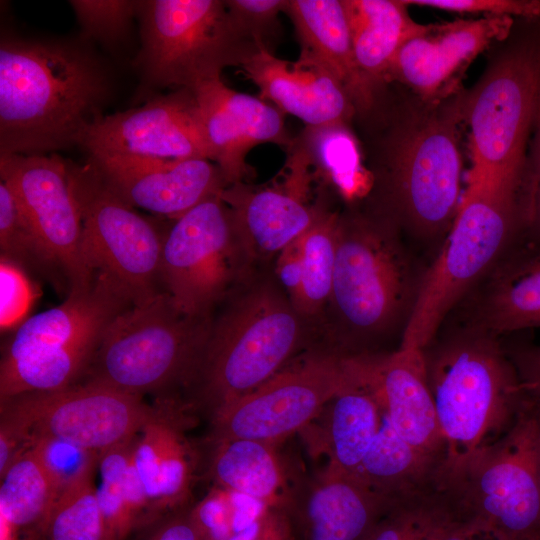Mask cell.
Instances as JSON below:
<instances>
[{
    "label": "cell",
    "mask_w": 540,
    "mask_h": 540,
    "mask_svg": "<svg viewBox=\"0 0 540 540\" xmlns=\"http://www.w3.org/2000/svg\"><path fill=\"white\" fill-rule=\"evenodd\" d=\"M110 92L107 67L84 43L2 35L0 154L80 146Z\"/></svg>",
    "instance_id": "obj_1"
},
{
    "label": "cell",
    "mask_w": 540,
    "mask_h": 540,
    "mask_svg": "<svg viewBox=\"0 0 540 540\" xmlns=\"http://www.w3.org/2000/svg\"><path fill=\"white\" fill-rule=\"evenodd\" d=\"M424 271L389 221L339 216L328 301L337 326L334 352L374 355L377 342L399 328L404 332Z\"/></svg>",
    "instance_id": "obj_2"
},
{
    "label": "cell",
    "mask_w": 540,
    "mask_h": 540,
    "mask_svg": "<svg viewBox=\"0 0 540 540\" xmlns=\"http://www.w3.org/2000/svg\"><path fill=\"white\" fill-rule=\"evenodd\" d=\"M427 382L447 445L442 473L501 438L525 398L502 338L466 327L422 349Z\"/></svg>",
    "instance_id": "obj_3"
},
{
    "label": "cell",
    "mask_w": 540,
    "mask_h": 540,
    "mask_svg": "<svg viewBox=\"0 0 540 540\" xmlns=\"http://www.w3.org/2000/svg\"><path fill=\"white\" fill-rule=\"evenodd\" d=\"M524 186L517 190L467 184L439 253L425 269L399 347L422 350L446 318L525 236Z\"/></svg>",
    "instance_id": "obj_4"
},
{
    "label": "cell",
    "mask_w": 540,
    "mask_h": 540,
    "mask_svg": "<svg viewBox=\"0 0 540 540\" xmlns=\"http://www.w3.org/2000/svg\"><path fill=\"white\" fill-rule=\"evenodd\" d=\"M132 305L117 283L96 273L89 287L70 290L60 305L27 318L2 349L0 401L77 384L107 327Z\"/></svg>",
    "instance_id": "obj_5"
},
{
    "label": "cell",
    "mask_w": 540,
    "mask_h": 540,
    "mask_svg": "<svg viewBox=\"0 0 540 540\" xmlns=\"http://www.w3.org/2000/svg\"><path fill=\"white\" fill-rule=\"evenodd\" d=\"M302 316L271 284L238 296L212 324L191 381L213 415L275 374L300 347Z\"/></svg>",
    "instance_id": "obj_6"
},
{
    "label": "cell",
    "mask_w": 540,
    "mask_h": 540,
    "mask_svg": "<svg viewBox=\"0 0 540 540\" xmlns=\"http://www.w3.org/2000/svg\"><path fill=\"white\" fill-rule=\"evenodd\" d=\"M540 97V16L489 69L464 105L472 166L467 184L516 190Z\"/></svg>",
    "instance_id": "obj_7"
},
{
    "label": "cell",
    "mask_w": 540,
    "mask_h": 540,
    "mask_svg": "<svg viewBox=\"0 0 540 540\" xmlns=\"http://www.w3.org/2000/svg\"><path fill=\"white\" fill-rule=\"evenodd\" d=\"M212 324L183 313L167 292L132 305L107 327L85 382L139 397L191 383Z\"/></svg>",
    "instance_id": "obj_8"
},
{
    "label": "cell",
    "mask_w": 540,
    "mask_h": 540,
    "mask_svg": "<svg viewBox=\"0 0 540 540\" xmlns=\"http://www.w3.org/2000/svg\"><path fill=\"white\" fill-rule=\"evenodd\" d=\"M137 18L141 48L134 66L146 89L192 90L259 48L233 22L225 1L145 0Z\"/></svg>",
    "instance_id": "obj_9"
},
{
    "label": "cell",
    "mask_w": 540,
    "mask_h": 540,
    "mask_svg": "<svg viewBox=\"0 0 540 540\" xmlns=\"http://www.w3.org/2000/svg\"><path fill=\"white\" fill-rule=\"evenodd\" d=\"M539 457L540 414L525 401L501 438L444 472L440 481L466 518L510 540H540Z\"/></svg>",
    "instance_id": "obj_10"
},
{
    "label": "cell",
    "mask_w": 540,
    "mask_h": 540,
    "mask_svg": "<svg viewBox=\"0 0 540 540\" xmlns=\"http://www.w3.org/2000/svg\"><path fill=\"white\" fill-rule=\"evenodd\" d=\"M460 109L434 112L397 128L386 149V185L399 222L420 241H442L460 199Z\"/></svg>",
    "instance_id": "obj_11"
},
{
    "label": "cell",
    "mask_w": 540,
    "mask_h": 540,
    "mask_svg": "<svg viewBox=\"0 0 540 540\" xmlns=\"http://www.w3.org/2000/svg\"><path fill=\"white\" fill-rule=\"evenodd\" d=\"M67 170L89 268L117 283L133 305L162 293L163 235L106 185L89 159L84 164L67 160Z\"/></svg>",
    "instance_id": "obj_12"
},
{
    "label": "cell",
    "mask_w": 540,
    "mask_h": 540,
    "mask_svg": "<svg viewBox=\"0 0 540 540\" xmlns=\"http://www.w3.org/2000/svg\"><path fill=\"white\" fill-rule=\"evenodd\" d=\"M0 427L25 443L52 439L100 454L134 438L155 407L142 397L84 382L0 401Z\"/></svg>",
    "instance_id": "obj_13"
},
{
    "label": "cell",
    "mask_w": 540,
    "mask_h": 540,
    "mask_svg": "<svg viewBox=\"0 0 540 540\" xmlns=\"http://www.w3.org/2000/svg\"><path fill=\"white\" fill-rule=\"evenodd\" d=\"M220 194L176 219L163 235L162 284L178 309L190 316H210L250 258L234 214Z\"/></svg>",
    "instance_id": "obj_14"
},
{
    "label": "cell",
    "mask_w": 540,
    "mask_h": 540,
    "mask_svg": "<svg viewBox=\"0 0 540 540\" xmlns=\"http://www.w3.org/2000/svg\"><path fill=\"white\" fill-rule=\"evenodd\" d=\"M357 379L353 357L317 353L215 412L214 442L248 439L275 445L311 422Z\"/></svg>",
    "instance_id": "obj_15"
},
{
    "label": "cell",
    "mask_w": 540,
    "mask_h": 540,
    "mask_svg": "<svg viewBox=\"0 0 540 540\" xmlns=\"http://www.w3.org/2000/svg\"><path fill=\"white\" fill-rule=\"evenodd\" d=\"M0 177L60 268L69 291L89 287L95 274L83 254L82 220L69 183L67 160L56 153L0 154Z\"/></svg>",
    "instance_id": "obj_16"
},
{
    "label": "cell",
    "mask_w": 540,
    "mask_h": 540,
    "mask_svg": "<svg viewBox=\"0 0 540 540\" xmlns=\"http://www.w3.org/2000/svg\"><path fill=\"white\" fill-rule=\"evenodd\" d=\"M80 147L89 155L212 161L199 107L188 89H176L139 107L103 115L87 130Z\"/></svg>",
    "instance_id": "obj_17"
},
{
    "label": "cell",
    "mask_w": 540,
    "mask_h": 540,
    "mask_svg": "<svg viewBox=\"0 0 540 540\" xmlns=\"http://www.w3.org/2000/svg\"><path fill=\"white\" fill-rule=\"evenodd\" d=\"M314 179L311 162L295 138L277 179L258 187L238 182L223 189L220 196L234 214L250 258L279 254L312 226L323 209L310 203Z\"/></svg>",
    "instance_id": "obj_18"
},
{
    "label": "cell",
    "mask_w": 540,
    "mask_h": 540,
    "mask_svg": "<svg viewBox=\"0 0 540 540\" xmlns=\"http://www.w3.org/2000/svg\"><path fill=\"white\" fill-rule=\"evenodd\" d=\"M395 498L329 463L279 498L285 540H368Z\"/></svg>",
    "instance_id": "obj_19"
},
{
    "label": "cell",
    "mask_w": 540,
    "mask_h": 540,
    "mask_svg": "<svg viewBox=\"0 0 540 540\" xmlns=\"http://www.w3.org/2000/svg\"><path fill=\"white\" fill-rule=\"evenodd\" d=\"M88 159L106 185L135 208L178 219L228 185L211 160H161L92 154Z\"/></svg>",
    "instance_id": "obj_20"
},
{
    "label": "cell",
    "mask_w": 540,
    "mask_h": 540,
    "mask_svg": "<svg viewBox=\"0 0 540 540\" xmlns=\"http://www.w3.org/2000/svg\"><path fill=\"white\" fill-rule=\"evenodd\" d=\"M196 98L212 161L228 185L243 182L249 172L248 152L255 146L273 143L286 148L290 138L278 108L259 97L238 92L216 76L191 90Z\"/></svg>",
    "instance_id": "obj_21"
},
{
    "label": "cell",
    "mask_w": 540,
    "mask_h": 540,
    "mask_svg": "<svg viewBox=\"0 0 540 540\" xmlns=\"http://www.w3.org/2000/svg\"><path fill=\"white\" fill-rule=\"evenodd\" d=\"M362 380L376 395L396 433L417 451L445 464L442 435L427 382L422 350L356 357Z\"/></svg>",
    "instance_id": "obj_22"
},
{
    "label": "cell",
    "mask_w": 540,
    "mask_h": 540,
    "mask_svg": "<svg viewBox=\"0 0 540 540\" xmlns=\"http://www.w3.org/2000/svg\"><path fill=\"white\" fill-rule=\"evenodd\" d=\"M513 24L510 16H485L431 25L400 49L386 80H399L424 99H439L472 60L509 36Z\"/></svg>",
    "instance_id": "obj_23"
},
{
    "label": "cell",
    "mask_w": 540,
    "mask_h": 540,
    "mask_svg": "<svg viewBox=\"0 0 540 540\" xmlns=\"http://www.w3.org/2000/svg\"><path fill=\"white\" fill-rule=\"evenodd\" d=\"M240 67L259 89V98L306 126L348 124L356 112L337 79L306 54L289 61L260 46Z\"/></svg>",
    "instance_id": "obj_24"
},
{
    "label": "cell",
    "mask_w": 540,
    "mask_h": 540,
    "mask_svg": "<svg viewBox=\"0 0 540 540\" xmlns=\"http://www.w3.org/2000/svg\"><path fill=\"white\" fill-rule=\"evenodd\" d=\"M458 307L463 327L492 336L540 328V246L520 240Z\"/></svg>",
    "instance_id": "obj_25"
},
{
    "label": "cell",
    "mask_w": 540,
    "mask_h": 540,
    "mask_svg": "<svg viewBox=\"0 0 540 540\" xmlns=\"http://www.w3.org/2000/svg\"><path fill=\"white\" fill-rule=\"evenodd\" d=\"M284 12L295 27L300 53L319 62L337 79L356 111L370 110L375 87L357 64L342 0H286Z\"/></svg>",
    "instance_id": "obj_26"
},
{
    "label": "cell",
    "mask_w": 540,
    "mask_h": 540,
    "mask_svg": "<svg viewBox=\"0 0 540 540\" xmlns=\"http://www.w3.org/2000/svg\"><path fill=\"white\" fill-rule=\"evenodd\" d=\"M169 413L164 406L155 407L133 449V463L155 517L186 505L191 480L188 449Z\"/></svg>",
    "instance_id": "obj_27"
},
{
    "label": "cell",
    "mask_w": 540,
    "mask_h": 540,
    "mask_svg": "<svg viewBox=\"0 0 540 540\" xmlns=\"http://www.w3.org/2000/svg\"><path fill=\"white\" fill-rule=\"evenodd\" d=\"M357 64L376 88L400 49L431 25L415 22L403 0H342Z\"/></svg>",
    "instance_id": "obj_28"
},
{
    "label": "cell",
    "mask_w": 540,
    "mask_h": 540,
    "mask_svg": "<svg viewBox=\"0 0 540 540\" xmlns=\"http://www.w3.org/2000/svg\"><path fill=\"white\" fill-rule=\"evenodd\" d=\"M444 463L404 441L383 411L381 427L366 453L357 477L377 493L389 498L439 483Z\"/></svg>",
    "instance_id": "obj_29"
},
{
    "label": "cell",
    "mask_w": 540,
    "mask_h": 540,
    "mask_svg": "<svg viewBox=\"0 0 540 540\" xmlns=\"http://www.w3.org/2000/svg\"><path fill=\"white\" fill-rule=\"evenodd\" d=\"M136 436L98 457L101 481L97 495L104 540H127L135 530L156 518L133 463Z\"/></svg>",
    "instance_id": "obj_30"
},
{
    "label": "cell",
    "mask_w": 540,
    "mask_h": 540,
    "mask_svg": "<svg viewBox=\"0 0 540 540\" xmlns=\"http://www.w3.org/2000/svg\"><path fill=\"white\" fill-rule=\"evenodd\" d=\"M0 481V519L19 532L40 533L63 488L40 453L28 444Z\"/></svg>",
    "instance_id": "obj_31"
},
{
    "label": "cell",
    "mask_w": 540,
    "mask_h": 540,
    "mask_svg": "<svg viewBox=\"0 0 540 540\" xmlns=\"http://www.w3.org/2000/svg\"><path fill=\"white\" fill-rule=\"evenodd\" d=\"M357 372V381L329 403L327 426L329 463L355 476L383 420V408L358 366Z\"/></svg>",
    "instance_id": "obj_32"
},
{
    "label": "cell",
    "mask_w": 540,
    "mask_h": 540,
    "mask_svg": "<svg viewBox=\"0 0 540 540\" xmlns=\"http://www.w3.org/2000/svg\"><path fill=\"white\" fill-rule=\"evenodd\" d=\"M464 519L453 493L437 483L395 498L368 540H443Z\"/></svg>",
    "instance_id": "obj_33"
},
{
    "label": "cell",
    "mask_w": 540,
    "mask_h": 540,
    "mask_svg": "<svg viewBox=\"0 0 540 540\" xmlns=\"http://www.w3.org/2000/svg\"><path fill=\"white\" fill-rule=\"evenodd\" d=\"M210 473L221 488L261 502L274 500L285 480L274 445L248 439L216 443Z\"/></svg>",
    "instance_id": "obj_34"
},
{
    "label": "cell",
    "mask_w": 540,
    "mask_h": 540,
    "mask_svg": "<svg viewBox=\"0 0 540 540\" xmlns=\"http://www.w3.org/2000/svg\"><path fill=\"white\" fill-rule=\"evenodd\" d=\"M305 150L315 177L320 175L347 199L361 196L368 188L356 140L348 124L306 126L296 138Z\"/></svg>",
    "instance_id": "obj_35"
},
{
    "label": "cell",
    "mask_w": 540,
    "mask_h": 540,
    "mask_svg": "<svg viewBox=\"0 0 540 540\" xmlns=\"http://www.w3.org/2000/svg\"><path fill=\"white\" fill-rule=\"evenodd\" d=\"M98 459L60 491L40 533L44 540H104L94 473Z\"/></svg>",
    "instance_id": "obj_36"
},
{
    "label": "cell",
    "mask_w": 540,
    "mask_h": 540,
    "mask_svg": "<svg viewBox=\"0 0 540 540\" xmlns=\"http://www.w3.org/2000/svg\"><path fill=\"white\" fill-rule=\"evenodd\" d=\"M339 215L322 209L302 235V284L294 303L302 316L319 313L328 304L336 258Z\"/></svg>",
    "instance_id": "obj_37"
},
{
    "label": "cell",
    "mask_w": 540,
    "mask_h": 540,
    "mask_svg": "<svg viewBox=\"0 0 540 540\" xmlns=\"http://www.w3.org/2000/svg\"><path fill=\"white\" fill-rule=\"evenodd\" d=\"M1 257L23 271L50 281L60 291L69 287L60 268L30 228L8 186L0 181Z\"/></svg>",
    "instance_id": "obj_38"
},
{
    "label": "cell",
    "mask_w": 540,
    "mask_h": 540,
    "mask_svg": "<svg viewBox=\"0 0 540 540\" xmlns=\"http://www.w3.org/2000/svg\"><path fill=\"white\" fill-rule=\"evenodd\" d=\"M69 4L80 24L84 39L115 44L127 35L137 18L140 1L71 0Z\"/></svg>",
    "instance_id": "obj_39"
},
{
    "label": "cell",
    "mask_w": 540,
    "mask_h": 540,
    "mask_svg": "<svg viewBox=\"0 0 540 540\" xmlns=\"http://www.w3.org/2000/svg\"><path fill=\"white\" fill-rule=\"evenodd\" d=\"M286 0H229L227 10L237 27L259 47L270 51L280 29L278 16Z\"/></svg>",
    "instance_id": "obj_40"
},
{
    "label": "cell",
    "mask_w": 540,
    "mask_h": 540,
    "mask_svg": "<svg viewBox=\"0 0 540 540\" xmlns=\"http://www.w3.org/2000/svg\"><path fill=\"white\" fill-rule=\"evenodd\" d=\"M0 292L1 331L15 330L27 319L38 291L25 271L1 257Z\"/></svg>",
    "instance_id": "obj_41"
},
{
    "label": "cell",
    "mask_w": 540,
    "mask_h": 540,
    "mask_svg": "<svg viewBox=\"0 0 540 540\" xmlns=\"http://www.w3.org/2000/svg\"><path fill=\"white\" fill-rule=\"evenodd\" d=\"M406 5L438 8L458 13H486L487 16L535 17L537 0H403Z\"/></svg>",
    "instance_id": "obj_42"
},
{
    "label": "cell",
    "mask_w": 540,
    "mask_h": 540,
    "mask_svg": "<svg viewBox=\"0 0 540 540\" xmlns=\"http://www.w3.org/2000/svg\"><path fill=\"white\" fill-rule=\"evenodd\" d=\"M525 173L527 222L525 239L540 246V97L530 137Z\"/></svg>",
    "instance_id": "obj_43"
},
{
    "label": "cell",
    "mask_w": 540,
    "mask_h": 540,
    "mask_svg": "<svg viewBox=\"0 0 540 540\" xmlns=\"http://www.w3.org/2000/svg\"><path fill=\"white\" fill-rule=\"evenodd\" d=\"M502 341L516 369L525 401L540 414V344Z\"/></svg>",
    "instance_id": "obj_44"
},
{
    "label": "cell",
    "mask_w": 540,
    "mask_h": 540,
    "mask_svg": "<svg viewBox=\"0 0 540 540\" xmlns=\"http://www.w3.org/2000/svg\"><path fill=\"white\" fill-rule=\"evenodd\" d=\"M138 531L135 540H203L187 504L157 516Z\"/></svg>",
    "instance_id": "obj_45"
},
{
    "label": "cell",
    "mask_w": 540,
    "mask_h": 540,
    "mask_svg": "<svg viewBox=\"0 0 540 540\" xmlns=\"http://www.w3.org/2000/svg\"><path fill=\"white\" fill-rule=\"evenodd\" d=\"M220 496L210 495L192 507L193 519L203 540H227L234 530V517Z\"/></svg>",
    "instance_id": "obj_46"
},
{
    "label": "cell",
    "mask_w": 540,
    "mask_h": 540,
    "mask_svg": "<svg viewBox=\"0 0 540 540\" xmlns=\"http://www.w3.org/2000/svg\"><path fill=\"white\" fill-rule=\"evenodd\" d=\"M277 274L294 305L302 284V235L279 253Z\"/></svg>",
    "instance_id": "obj_47"
},
{
    "label": "cell",
    "mask_w": 540,
    "mask_h": 540,
    "mask_svg": "<svg viewBox=\"0 0 540 540\" xmlns=\"http://www.w3.org/2000/svg\"><path fill=\"white\" fill-rule=\"evenodd\" d=\"M227 540H285V536L278 517L261 516Z\"/></svg>",
    "instance_id": "obj_48"
},
{
    "label": "cell",
    "mask_w": 540,
    "mask_h": 540,
    "mask_svg": "<svg viewBox=\"0 0 540 540\" xmlns=\"http://www.w3.org/2000/svg\"><path fill=\"white\" fill-rule=\"evenodd\" d=\"M443 540H510L489 524L475 519L465 518Z\"/></svg>",
    "instance_id": "obj_49"
},
{
    "label": "cell",
    "mask_w": 540,
    "mask_h": 540,
    "mask_svg": "<svg viewBox=\"0 0 540 540\" xmlns=\"http://www.w3.org/2000/svg\"><path fill=\"white\" fill-rule=\"evenodd\" d=\"M0 540H44V538L39 532H19L5 520L0 519Z\"/></svg>",
    "instance_id": "obj_50"
},
{
    "label": "cell",
    "mask_w": 540,
    "mask_h": 540,
    "mask_svg": "<svg viewBox=\"0 0 540 540\" xmlns=\"http://www.w3.org/2000/svg\"><path fill=\"white\" fill-rule=\"evenodd\" d=\"M539 479H540V457H539Z\"/></svg>",
    "instance_id": "obj_51"
}]
</instances>
